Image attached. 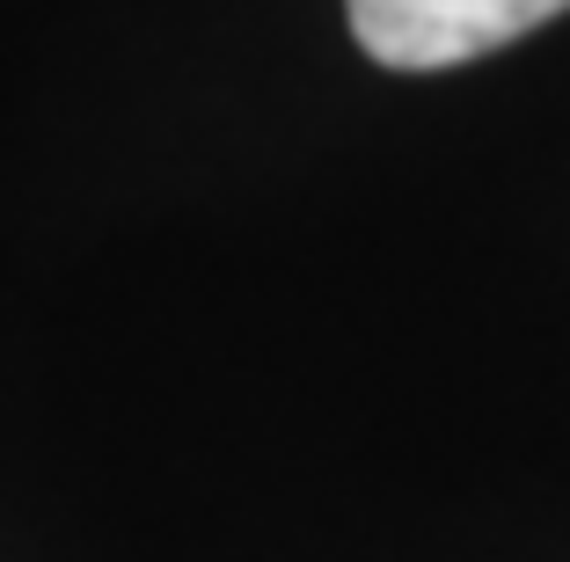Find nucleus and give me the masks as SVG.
<instances>
[{
    "label": "nucleus",
    "mask_w": 570,
    "mask_h": 562,
    "mask_svg": "<svg viewBox=\"0 0 570 562\" xmlns=\"http://www.w3.org/2000/svg\"><path fill=\"white\" fill-rule=\"evenodd\" d=\"M563 8L570 0H344L352 37L366 45V59H381L395 73L469 67L483 51L556 22Z\"/></svg>",
    "instance_id": "f257e3e1"
}]
</instances>
